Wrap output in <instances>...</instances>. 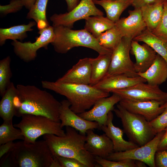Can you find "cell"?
<instances>
[{
    "mask_svg": "<svg viewBox=\"0 0 167 167\" xmlns=\"http://www.w3.org/2000/svg\"><path fill=\"white\" fill-rule=\"evenodd\" d=\"M93 130H88L86 132L85 148L94 157L99 156L106 159L114 152L113 143L105 133L99 135Z\"/></svg>",
    "mask_w": 167,
    "mask_h": 167,
    "instance_id": "17",
    "label": "cell"
},
{
    "mask_svg": "<svg viewBox=\"0 0 167 167\" xmlns=\"http://www.w3.org/2000/svg\"><path fill=\"white\" fill-rule=\"evenodd\" d=\"M40 36L36 37V41L22 42L17 40L13 41L11 44L14 52L20 59L26 62L33 61L37 57V50L41 48L47 49L48 46L53 42L55 38L53 27H48L39 30Z\"/></svg>",
    "mask_w": 167,
    "mask_h": 167,
    "instance_id": "9",
    "label": "cell"
},
{
    "mask_svg": "<svg viewBox=\"0 0 167 167\" xmlns=\"http://www.w3.org/2000/svg\"><path fill=\"white\" fill-rule=\"evenodd\" d=\"M42 87L66 97L70 109L78 114L89 109L100 99L109 96V92L90 85L41 81Z\"/></svg>",
    "mask_w": 167,
    "mask_h": 167,
    "instance_id": "4",
    "label": "cell"
},
{
    "mask_svg": "<svg viewBox=\"0 0 167 167\" xmlns=\"http://www.w3.org/2000/svg\"><path fill=\"white\" fill-rule=\"evenodd\" d=\"M132 40L123 37L118 45L113 50L109 67L104 78L119 74H123L131 77L139 76L130 57Z\"/></svg>",
    "mask_w": 167,
    "mask_h": 167,
    "instance_id": "8",
    "label": "cell"
},
{
    "mask_svg": "<svg viewBox=\"0 0 167 167\" xmlns=\"http://www.w3.org/2000/svg\"><path fill=\"white\" fill-rule=\"evenodd\" d=\"M165 103L155 100L134 101L121 99L119 104L128 111L141 115L150 122L164 111Z\"/></svg>",
    "mask_w": 167,
    "mask_h": 167,
    "instance_id": "14",
    "label": "cell"
},
{
    "mask_svg": "<svg viewBox=\"0 0 167 167\" xmlns=\"http://www.w3.org/2000/svg\"><path fill=\"white\" fill-rule=\"evenodd\" d=\"M104 15L96 6L92 0H81L71 11L63 14H54L50 19L53 23V26L62 25L71 29L75 22L78 20L86 19L92 16Z\"/></svg>",
    "mask_w": 167,
    "mask_h": 167,
    "instance_id": "11",
    "label": "cell"
},
{
    "mask_svg": "<svg viewBox=\"0 0 167 167\" xmlns=\"http://www.w3.org/2000/svg\"><path fill=\"white\" fill-rule=\"evenodd\" d=\"M24 6L22 0H11L9 4L0 5V14L3 15L17 12Z\"/></svg>",
    "mask_w": 167,
    "mask_h": 167,
    "instance_id": "37",
    "label": "cell"
},
{
    "mask_svg": "<svg viewBox=\"0 0 167 167\" xmlns=\"http://www.w3.org/2000/svg\"><path fill=\"white\" fill-rule=\"evenodd\" d=\"M85 20L84 29L96 38L115 25L114 22L102 15L91 16Z\"/></svg>",
    "mask_w": 167,
    "mask_h": 167,
    "instance_id": "29",
    "label": "cell"
},
{
    "mask_svg": "<svg viewBox=\"0 0 167 167\" xmlns=\"http://www.w3.org/2000/svg\"><path fill=\"white\" fill-rule=\"evenodd\" d=\"M121 99L119 96L113 93L111 96L99 100L91 109L78 114L85 120L97 122L100 127L106 122L109 112L113 111L114 105L119 103Z\"/></svg>",
    "mask_w": 167,
    "mask_h": 167,
    "instance_id": "16",
    "label": "cell"
},
{
    "mask_svg": "<svg viewBox=\"0 0 167 167\" xmlns=\"http://www.w3.org/2000/svg\"><path fill=\"white\" fill-rule=\"evenodd\" d=\"M128 11L129 15L115 22V26L123 37L133 40L147 29L146 24L143 18L141 8H134Z\"/></svg>",
    "mask_w": 167,
    "mask_h": 167,
    "instance_id": "15",
    "label": "cell"
},
{
    "mask_svg": "<svg viewBox=\"0 0 167 167\" xmlns=\"http://www.w3.org/2000/svg\"><path fill=\"white\" fill-rule=\"evenodd\" d=\"M53 158L45 140L29 143L23 140L15 143L0 158V167H50Z\"/></svg>",
    "mask_w": 167,
    "mask_h": 167,
    "instance_id": "2",
    "label": "cell"
},
{
    "mask_svg": "<svg viewBox=\"0 0 167 167\" xmlns=\"http://www.w3.org/2000/svg\"><path fill=\"white\" fill-rule=\"evenodd\" d=\"M11 58L7 56L0 61V95L2 96L11 82Z\"/></svg>",
    "mask_w": 167,
    "mask_h": 167,
    "instance_id": "33",
    "label": "cell"
},
{
    "mask_svg": "<svg viewBox=\"0 0 167 167\" xmlns=\"http://www.w3.org/2000/svg\"><path fill=\"white\" fill-rule=\"evenodd\" d=\"M156 167H167V150H157L154 157Z\"/></svg>",
    "mask_w": 167,
    "mask_h": 167,
    "instance_id": "39",
    "label": "cell"
},
{
    "mask_svg": "<svg viewBox=\"0 0 167 167\" xmlns=\"http://www.w3.org/2000/svg\"><path fill=\"white\" fill-rule=\"evenodd\" d=\"M163 0V1H165V0Z\"/></svg>",
    "mask_w": 167,
    "mask_h": 167,
    "instance_id": "47",
    "label": "cell"
},
{
    "mask_svg": "<svg viewBox=\"0 0 167 167\" xmlns=\"http://www.w3.org/2000/svg\"><path fill=\"white\" fill-rule=\"evenodd\" d=\"M122 37L121 33L115 25L102 33L96 39L101 46L113 50L119 44Z\"/></svg>",
    "mask_w": 167,
    "mask_h": 167,
    "instance_id": "31",
    "label": "cell"
},
{
    "mask_svg": "<svg viewBox=\"0 0 167 167\" xmlns=\"http://www.w3.org/2000/svg\"><path fill=\"white\" fill-rule=\"evenodd\" d=\"M53 27L55 38L51 44L58 53L66 54L72 48L79 46L91 49L99 54L112 53V50L101 46L96 38L84 28L73 30L62 25Z\"/></svg>",
    "mask_w": 167,
    "mask_h": 167,
    "instance_id": "5",
    "label": "cell"
},
{
    "mask_svg": "<svg viewBox=\"0 0 167 167\" xmlns=\"http://www.w3.org/2000/svg\"><path fill=\"white\" fill-rule=\"evenodd\" d=\"M21 121L14 126L20 130L26 143H33L39 137L45 134L58 136L65 135V132L61 126L60 122L55 121L42 115L25 114Z\"/></svg>",
    "mask_w": 167,
    "mask_h": 167,
    "instance_id": "7",
    "label": "cell"
},
{
    "mask_svg": "<svg viewBox=\"0 0 167 167\" xmlns=\"http://www.w3.org/2000/svg\"><path fill=\"white\" fill-rule=\"evenodd\" d=\"M166 1H167V0H166Z\"/></svg>",
    "mask_w": 167,
    "mask_h": 167,
    "instance_id": "48",
    "label": "cell"
},
{
    "mask_svg": "<svg viewBox=\"0 0 167 167\" xmlns=\"http://www.w3.org/2000/svg\"><path fill=\"white\" fill-rule=\"evenodd\" d=\"M48 0H35L28 13L26 18L32 19L36 22L39 30L49 26L46 16V9Z\"/></svg>",
    "mask_w": 167,
    "mask_h": 167,
    "instance_id": "30",
    "label": "cell"
},
{
    "mask_svg": "<svg viewBox=\"0 0 167 167\" xmlns=\"http://www.w3.org/2000/svg\"><path fill=\"white\" fill-rule=\"evenodd\" d=\"M17 93L16 86L11 82L0 101V116L3 121L12 120L15 116L14 100Z\"/></svg>",
    "mask_w": 167,
    "mask_h": 167,
    "instance_id": "26",
    "label": "cell"
},
{
    "mask_svg": "<svg viewBox=\"0 0 167 167\" xmlns=\"http://www.w3.org/2000/svg\"><path fill=\"white\" fill-rule=\"evenodd\" d=\"M121 121L123 131L131 141L142 146L150 141L156 134L150 122L143 117L131 112L121 105L113 110Z\"/></svg>",
    "mask_w": 167,
    "mask_h": 167,
    "instance_id": "6",
    "label": "cell"
},
{
    "mask_svg": "<svg viewBox=\"0 0 167 167\" xmlns=\"http://www.w3.org/2000/svg\"><path fill=\"white\" fill-rule=\"evenodd\" d=\"M106 0V1H114L116 0Z\"/></svg>",
    "mask_w": 167,
    "mask_h": 167,
    "instance_id": "45",
    "label": "cell"
},
{
    "mask_svg": "<svg viewBox=\"0 0 167 167\" xmlns=\"http://www.w3.org/2000/svg\"><path fill=\"white\" fill-rule=\"evenodd\" d=\"M17 139L24 140L20 130L15 128L12 120L3 121L0 126V145Z\"/></svg>",
    "mask_w": 167,
    "mask_h": 167,
    "instance_id": "32",
    "label": "cell"
},
{
    "mask_svg": "<svg viewBox=\"0 0 167 167\" xmlns=\"http://www.w3.org/2000/svg\"><path fill=\"white\" fill-rule=\"evenodd\" d=\"M96 162L102 167H141V161L129 159L111 161L99 156L94 157Z\"/></svg>",
    "mask_w": 167,
    "mask_h": 167,
    "instance_id": "34",
    "label": "cell"
},
{
    "mask_svg": "<svg viewBox=\"0 0 167 167\" xmlns=\"http://www.w3.org/2000/svg\"><path fill=\"white\" fill-rule=\"evenodd\" d=\"M67 6L68 12L70 11L75 8L79 4V0H65Z\"/></svg>",
    "mask_w": 167,
    "mask_h": 167,
    "instance_id": "43",
    "label": "cell"
},
{
    "mask_svg": "<svg viewBox=\"0 0 167 167\" xmlns=\"http://www.w3.org/2000/svg\"><path fill=\"white\" fill-rule=\"evenodd\" d=\"M113 115L112 111L108 113L105 123L100 126V129L112 141L113 146L114 152H124L139 147L131 141H127L123 138V130L116 127L113 124Z\"/></svg>",
    "mask_w": 167,
    "mask_h": 167,
    "instance_id": "18",
    "label": "cell"
},
{
    "mask_svg": "<svg viewBox=\"0 0 167 167\" xmlns=\"http://www.w3.org/2000/svg\"><path fill=\"white\" fill-rule=\"evenodd\" d=\"M53 156L75 159L86 167H97L94 157L85 149L86 135L78 132L74 128L66 126L65 135L58 136L47 134L43 136Z\"/></svg>",
    "mask_w": 167,
    "mask_h": 167,
    "instance_id": "3",
    "label": "cell"
},
{
    "mask_svg": "<svg viewBox=\"0 0 167 167\" xmlns=\"http://www.w3.org/2000/svg\"><path fill=\"white\" fill-rule=\"evenodd\" d=\"M165 130L157 133L154 138L146 144L136 148L124 152L111 153L106 158L118 161L129 159L143 162L150 167H156L154 157L158 146Z\"/></svg>",
    "mask_w": 167,
    "mask_h": 167,
    "instance_id": "10",
    "label": "cell"
},
{
    "mask_svg": "<svg viewBox=\"0 0 167 167\" xmlns=\"http://www.w3.org/2000/svg\"><path fill=\"white\" fill-rule=\"evenodd\" d=\"M146 82L145 79L140 76L131 77L123 74H119L104 78L93 86L98 89L111 92L114 90L124 89L140 83Z\"/></svg>",
    "mask_w": 167,
    "mask_h": 167,
    "instance_id": "21",
    "label": "cell"
},
{
    "mask_svg": "<svg viewBox=\"0 0 167 167\" xmlns=\"http://www.w3.org/2000/svg\"><path fill=\"white\" fill-rule=\"evenodd\" d=\"M111 92L119 96L121 99L134 101L155 100L165 102L167 92H163L159 86L142 82L132 87L114 90Z\"/></svg>",
    "mask_w": 167,
    "mask_h": 167,
    "instance_id": "12",
    "label": "cell"
},
{
    "mask_svg": "<svg viewBox=\"0 0 167 167\" xmlns=\"http://www.w3.org/2000/svg\"><path fill=\"white\" fill-rule=\"evenodd\" d=\"M61 103L59 119L62 127L71 126L84 135H86L87 131L89 129H100L98 122L85 120L72 111L70 108L71 104L68 100H63Z\"/></svg>",
    "mask_w": 167,
    "mask_h": 167,
    "instance_id": "13",
    "label": "cell"
},
{
    "mask_svg": "<svg viewBox=\"0 0 167 167\" xmlns=\"http://www.w3.org/2000/svg\"><path fill=\"white\" fill-rule=\"evenodd\" d=\"M146 79L148 84L159 86L167 79V62L157 54L154 62L145 72L137 73Z\"/></svg>",
    "mask_w": 167,
    "mask_h": 167,
    "instance_id": "22",
    "label": "cell"
},
{
    "mask_svg": "<svg viewBox=\"0 0 167 167\" xmlns=\"http://www.w3.org/2000/svg\"><path fill=\"white\" fill-rule=\"evenodd\" d=\"M164 130L165 132L159 143L157 150H165L167 147V126Z\"/></svg>",
    "mask_w": 167,
    "mask_h": 167,
    "instance_id": "42",
    "label": "cell"
},
{
    "mask_svg": "<svg viewBox=\"0 0 167 167\" xmlns=\"http://www.w3.org/2000/svg\"><path fill=\"white\" fill-rule=\"evenodd\" d=\"M36 25L35 21H30L27 24L14 26L8 28H0V45L2 46L6 40L13 41L19 40L21 42L28 37L27 32L32 31V28Z\"/></svg>",
    "mask_w": 167,
    "mask_h": 167,
    "instance_id": "27",
    "label": "cell"
},
{
    "mask_svg": "<svg viewBox=\"0 0 167 167\" xmlns=\"http://www.w3.org/2000/svg\"><path fill=\"white\" fill-rule=\"evenodd\" d=\"M165 150H167V147H166V149Z\"/></svg>",
    "mask_w": 167,
    "mask_h": 167,
    "instance_id": "46",
    "label": "cell"
},
{
    "mask_svg": "<svg viewBox=\"0 0 167 167\" xmlns=\"http://www.w3.org/2000/svg\"><path fill=\"white\" fill-rule=\"evenodd\" d=\"M164 2L160 0L141 8L147 29L151 32L155 28L161 20L163 13Z\"/></svg>",
    "mask_w": 167,
    "mask_h": 167,
    "instance_id": "23",
    "label": "cell"
},
{
    "mask_svg": "<svg viewBox=\"0 0 167 167\" xmlns=\"http://www.w3.org/2000/svg\"><path fill=\"white\" fill-rule=\"evenodd\" d=\"M132 40L148 44L167 62V42L157 37L147 29Z\"/></svg>",
    "mask_w": 167,
    "mask_h": 167,
    "instance_id": "28",
    "label": "cell"
},
{
    "mask_svg": "<svg viewBox=\"0 0 167 167\" xmlns=\"http://www.w3.org/2000/svg\"><path fill=\"white\" fill-rule=\"evenodd\" d=\"M92 1L95 4L101 6L106 12V17L115 23L119 19L122 12L132 5L133 0Z\"/></svg>",
    "mask_w": 167,
    "mask_h": 167,
    "instance_id": "25",
    "label": "cell"
},
{
    "mask_svg": "<svg viewBox=\"0 0 167 167\" xmlns=\"http://www.w3.org/2000/svg\"><path fill=\"white\" fill-rule=\"evenodd\" d=\"M14 100L15 116L40 115L60 122L59 102L50 93L33 85L17 84Z\"/></svg>",
    "mask_w": 167,
    "mask_h": 167,
    "instance_id": "1",
    "label": "cell"
},
{
    "mask_svg": "<svg viewBox=\"0 0 167 167\" xmlns=\"http://www.w3.org/2000/svg\"><path fill=\"white\" fill-rule=\"evenodd\" d=\"M56 157L58 159L60 167H86L84 164L74 158L62 156Z\"/></svg>",
    "mask_w": 167,
    "mask_h": 167,
    "instance_id": "38",
    "label": "cell"
},
{
    "mask_svg": "<svg viewBox=\"0 0 167 167\" xmlns=\"http://www.w3.org/2000/svg\"><path fill=\"white\" fill-rule=\"evenodd\" d=\"M14 143L13 141H10L0 145V158L11 150Z\"/></svg>",
    "mask_w": 167,
    "mask_h": 167,
    "instance_id": "40",
    "label": "cell"
},
{
    "mask_svg": "<svg viewBox=\"0 0 167 167\" xmlns=\"http://www.w3.org/2000/svg\"><path fill=\"white\" fill-rule=\"evenodd\" d=\"M164 111L156 118L150 122L155 132L157 133L164 130L167 126V101L164 103Z\"/></svg>",
    "mask_w": 167,
    "mask_h": 167,
    "instance_id": "36",
    "label": "cell"
},
{
    "mask_svg": "<svg viewBox=\"0 0 167 167\" xmlns=\"http://www.w3.org/2000/svg\"><path fill=\"white\" fill-rule=\"evenodd\" d=\"M112 54H100L96 58H90L92 72L90 85H94L104 78L109 67Z\"/></svg>",
    "mask_w": 167,
    "mask_h": 167,
    "instance_id": "24",
    "label": "cell"
},
{
    "mask_svg": "<svg viewBox=\"0 0 167 167\" xmlns=\"http://www.w3.org/2000/svg\"><path fill=\"white\" fill-rule=\"evenodd\" d=\"M151 32L160 38L167 42V2L166 0L164 2L163 13L161 20Z\"/></svg>",
    "mask_w": 167,
    "mask_h": 167,
    "instance_id": "35",
    "label": "cell"
},
{
    "mask_svg": "<svg viewBox=\"0 0 167 167\" xmlns=\"http://www.w3.org/2000/svg\"><path fill=\"white\" fill-rule=\"evenodd\" d=\"M139 42L132 40L130 52L135 58L134 63L135 70L138 73L145 71L155 60L157 54L149 45L144 43L140 45Z\"/></svg>",
    "mask_w": 167,
    "mask_h": 167,
    "instance_id": "20",
    "label": "cell"
},
{
    "mask_svg": "<svg viewBox=\"0 0 167 167\" xmlns=\"http://www.w3.org/2000/svg\"><path fill=\"white\" fill-rule=\"evenodd\" d=\"M159 0H133L132 5L134 8H141L143 6L155 2Z\"/></svg>",
    "mask_w": 167,
    "mask_h": 167,
    "instance_id": "41",
    "label": "cell"
},
{
    "mask_svg": "<svg viewBox=\"0 0 167 167\" xmlns=\"http://www.w3.org/2000/svg\"><path fill=\"white\" fill-rule=\"evenodd\" d=\"M24 6L29 10L34 4L35 0H22Z\"/></svg>",
    "mask_w": 167,
    "mask_h": 167,
    "instance_id": "44",
    "label": "cell"
},
{
    "mask_svg": "<svg viewBox=\"0 0 167 167\" xmlns=\"http://www.w3.org/2000/svg\"><path fill=\"white\" fill-rule=\"evenodd\" d=\"M92 66L90 58L80 59L72 67L56 81L90 85Z\"/></svg>",
    "mask_w": 167,
    "mask_h": 167,
    "instance_id": "19",
    "label": "cell"
}]
</instances>
